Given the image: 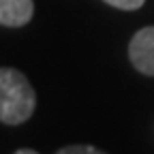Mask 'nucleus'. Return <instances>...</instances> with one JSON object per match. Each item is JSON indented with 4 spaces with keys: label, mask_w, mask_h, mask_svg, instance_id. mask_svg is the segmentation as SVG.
I'll list each match as a JSON object with an SVG mask.
<instances>
[{
    "label": "nucleus",
    "mask_w": 154,
    "mask_h": 154,
    "mask_svg": "<svg viewBox=\"0 0 154 154\" xmlns=\"http://www.w3.org/2000/svg\"><path fill=\"white\" fill-rule=\"evenodd\" d=\"M128 56L133 66L143 75H154V26L135 32L128 45Z\"/></svg>",
    "instance_id": "2"
},
{
    "label": "nucleus",
    "mask_w": 154,
    "mask_h": 154,
    "mask_svg": "<svg viewBox=\"0 0 154 154\" xmlns=\"http://www.w3.org/2000/svg\"><path fill=\"white\" fill-rule=\"evenodd\" d=\"M36 105V94L28 77L17 69H0V122L22 124Z\"/></svg>",
    "instance_id": "1"
},
{
    "label": "nucleus",
    "mask_w": 154,
    "mask_h": 154,
    "mask_svg": "<svg viewBox=\"0 0 154 154\" xmlns=\"http://www.w3.org/2000/svg\"><path fill=\"white\" fill-rule=\"evenodd\" d=\"M34 13L32 0H0V26H26Z\"/></svg>",
    "instance_id": "3"
},
{
    "label": "nucleus",
    "mask_w": 154,
    "mask_h": 154,
    "mask_svg": "<svg viewBox=\"0 0 154 154\" xmlns=\"http://www.w3.org/2000/svg\"><path fill=\"white\" fill-rule=\"evenodd\" d=\"M56 154H105V152L94 146H66L62 150H58Z\"/></svg>",
    "instance_id": "4"
},
{
    "label": "nucleus",
    "mask_w": 154,
    "mask_h": 154,
    "mask_svg": "<svg viewBox=\"0 0 154 154\" xmlns=\"http://www.w3.org/2000/svg\"><path fill=\"white\" fill-rule=\"evenodd\" d=\"M105 2L116 7V9H122V11H135V9H139L146 0H105Z\"/></svg>",
    "instance_id": "5"
},
{
    "label": "nucleus",
    "mask_w": 154,
    "mask_h": 154,
    "mask_svg": "<svg viewBox=\"0 0 154 154\" xmlns=\"http://www.w3.org/2000/svg\"><path fill=\"white\" fill-rule=\"evenodd\" d=\"M15 154H38V152H34V150H30V148H22V150H17Z\"/></svg>",
    "instance_id": "6"
}]
</instances>
